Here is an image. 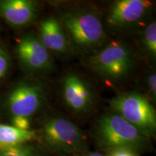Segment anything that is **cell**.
<instances>
[{
	"instance_id": "obj_1",
	"label": "cell",
	"mask_w": 156,
	"mask_h": 156,
	"mask_svg": "<svg viewBox=\"0 0 156 156\" xmlns=\"http://www.w3.org/2000/svg\"><path fill=\"white\" fill-rule=\"evenodd\" d=\"M98 144L108 152L119 148L136 151L143 147L146 137L116 113L105 114L99 119L95 129Z\"/></svg>"
},
{
	"instance_id": "obj_2",
	"label": "cell",
	"mask_w": 156,
	"mask_h": 156,
	"mask_svg": "<svg viewBox=\"0 0 156 156\" xmlns=\"http://www.w3.org/2000/svg\"><path fill=\"white\" fill-rule=\"evenodd\" d=\"M60 23L69 41L83 51L97 49L106 40L102 23L92 12H68L62 16Z\"/></svg>"
},
{
	"instance_id": "obj_3",
	"label": "cell",
	"mask_w": 156,
	"mask_h": 156,
	"mask_svg": "<svg viewBox=\"0 0 156 156\" xmlns=\"http://www.w3.org/2000/svg\"><path fill=\"white\" fill-rule=\"evenodd\" d=\"M42 143L53 153H77L87 149L85 136L80 128L61 116L46 119L41 129Z\"/></svg>"
},
{
	"instance_id": "obj_4",
	"label": "cell",
	"mask_w": 156,
	"mask_h": 156,
	"mask_svg": "<svg viewBox=\"0 0 156 156\" xmlns=\"http://www.w3.org/2000/svg\"><path fill=\"white\" fill-rule=\"evenodd\" d=\"M114 113L124 118L145 137L156 130V112L146 97L135 92L122 93L110 101Z\"/></svg>"
},
{
	"instance_id": "obj_5",
	"label": "cell",
	"mask_w": 156,
	"mask_h": 156,
	"mask_svg": "<svg viewBox=\"0 0 156 156\" xmlns=\"http://www.w3.org/2000/svg\"><path fill=\"white\" fill-rule=\"evenodd\" d=\"M95 73L112 80L124 78L133 67L131 51L120 42L113 41L90 59Z\"/></svg>"
},
{
	"instance_id": "obj_6",
	"label": "cell",
	"mask_w": 156,
	"mask_h": 156,
	"mask_svg": "<svg viewBox=\"0 0 156 156\" xmlns=\"http://www.w3.org/2000/svg\"><path fill=\"white\" fill-rule=\"evenodd\" d=\"M47 91L43 83L26 82L20 83L9 92L7 108L12 116L29 118L44 106Z\"/></svg>"
},
{
	"instance_id": "obj_7",
	"label": "cell",
	"mask_w": 156,
	"mask_h": 156,
	"mask_svg": "<svg viewBox=\"0 0 156 156\" xmlns=\"http://www.w3.org/2000/svg\"><path fill=\"white\" fill-rule=\"evenodd\" d=\"M16 52L21 65L30 73H44L53 67L51 53L36 35L23 36L17 43Z\"/></svg>"
},
{
	"instance_id": "obj_8",
	"label": "cell",
	"mask_w": 156,
	"mask_h": 156,
	"mask_svg": "<svg viewBox=\"0 0 156 156\" xmlns=\"http://www.w3.org/2000/svg\"><path fill=\"white\" fill-rule=\"evenodd\" d=\"M151 3L145 0H119L113 4L107 15L111 26L121 28L137 22L147 14Z\"/></svg>"
},
{
	"instance_id": "obj_9",
	"label": "cell",
	"mask_w": 156,
	"mask_h": 156,
	"mask_svg": "<svg viewBox=\"0 0 156 156\" xmlns=\"http://www.w3.org/2000/svg\"><path fill=\"white\" fill-rule=\"evenodd\" d=\"M63 96L67 106L76 112H86L93 102L92 90L88 84L75 75L64 78Z\"/></svg>"
},
{
	"instance_id": "obj_10",
	"label": "cell",
	"mask_w": 156,
	"mask_h": 156,
	"mask_svg": "<svg viewBox=\"0 0 156 156\" xmlns=\"http://www.w3.org/2000/svg\"><path fill=\"white\" fill-rule=\"evenodd\" d=\"M38 5L30 0L0 1V15L14 27L25 26L36 18Z\"/></svg>"
},
{
	"instance_id": "obj_11",
	"label": "cell",
	"mask_w": 156,
	"mask_h": 156,
	"mask_svg": "<svg viewBox=\"0 0 156 156\" xmlns=\"http://www.w3.org/2000/svg\"><path fill=\"white\" fill-rule=\"evenodd\" d=\"M38 37L50 53L66 54L69 51V39L60 21L55 17H48L43 20Z\"/></svg>"
},
{
	"instance_id": "obj_12",
	"label": "cell",
	"mask_w": 156,
	"mask_h": 156,
	"mask_svg": "<svg viewBox=\"0 0 156 156\" xmlns=\"http://www.w3.org/2000/svg\"><path fill=\"white\" fill-rule=\"evenodd\" d=\"M36 138L34 131L21 130L13 126L0 124V148L26 144Z\"/></svg>"
},
{
	"instance_id": "obj_13",
	"label": "cell",
	"mask_w": 156,
	"mask_h": 156,
	"mask_svg": "<svg viewBox=\"0 0 156 156\" xmlns=\"http://www.w3.org/2000/svg\"><path fill=\"white\" fill-rule=\"evenodd\" d=\"M0 156H41L36 147L23 144L13 147L0 148Z\"/></svg>"
},
{
	"instance_id": "obj_14",
	"label": "cell",
	"mask_w": 156,
	"mask_h": 156,
	"mask_svg": "<svg viewBox=\"0 0 156 156\" xmlns=\"http://www.w3.org/2000/svg\"><path fill=\"white\" fill-rule=\"evenodd\" d=\"M142 44L145 49L152 56H156V23L155 21L146 27L142 36Z\"/></svg>"
},
{
	"instance_id": "obj_15",
	"label": "cell",
	"mask_w": 156,
	"mask_h": 156,
	"mask_svg": "<svg viewBox=\"0 0 156 156\" xmlns=\"http://www.w3.org/2000/svg\"><path fill=\"white\" fill-rule=\"evenodd\" d=\"M9 67L8 54L3 48H0V80L5 77Z\"/></svg>"
},
{
	"instance_id": "obj_16",
	"label": "cell",
	"mask_w": 156,
	"mask_h": 156,
	"mask_svg": "<svg viewBox=\"0 0 156 156\" xmlns=\"http://www.w3.org/2000/svg\"><path fill=\"white\" fill-rule=\"evenodd\" d=\"M12 126L21 130H30V122L28 118L23 116H12Z\"/></svg>"
},
{
	"instance_id": "obj_17",
	"label": "cell",
	"mask_w": 156,
	"mask_h": 156,
	"mask_svg": "<svg viewBox=\"0 0 156 156\" xmlns=\"http://www.w3.org/2000/svg\"><path fill=\"white\" fill-rule=\"evenodd\" d=\"M108 156H137L136 151L127 148H119L109 151Z\"/></svg>"
},
{
	"instance_id": "obj_18",
	"label": "cell",
	"mask_w": 156,
	"mask_h": 156,
	"mask_svg": "<svg viewBox=\"0 0 156 156\" xmlns=\"http://www.w3.org/2000/svg\"><path fill=\"white\" fill-rule=\"evenodd\" d=\"M148 90L152 95V96L155 98L156 95V75L155 73H153L148 77L147 80Z\"/></svg>"
},
{
	"instance_id": "obj_19",
	"label": "cell",
	"mask_w": 156,
	"mask_h": 156,
	"mask_svg": "<svg viewBox=\"0 0 156 156\" xmlns=\"http://www.w3.org/2000/svg\"><path fill=\"white\" fill-rule=\"evenodd\" d=\"M85 156H104L102 154L99 153H95V152H93V153H89L87 155Z\"/></svg>"
}]
</instances>
